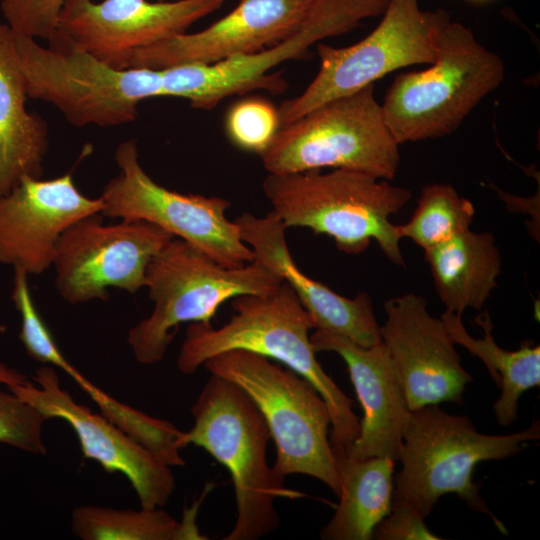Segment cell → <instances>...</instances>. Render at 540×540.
Listing matches in <instances>:
<instances>
[{
	"instance_id": "obj_1",
	"label": "cell",
	"mask_w": 540,
	"mask_h": 540,
	"mask_svg": "<svg viewBox=\"0 0 540 540\" xmlns=\"http://www.w3.org/2000/svg\"><path fill=\"white\" fill-rule=\"evenodd\" d=\"M232 300L234 314L223 326L192 323L187 328L177 358L178 369L192 374L212 356L235 349L276 360L320 393L330 412V443L347 449L360 431L353 401L316 359L309 335L314 329L313 320L292 288L283 282L270 292Z\"/></svg>"
},
{
	"instance_id": "obj_2",
	"label": "cell",
	"mask_w": 540,
	"mask_h": 540,
	"mask_svg": "<svg viewBox=\"0 0 540 540\" xmlns=\"http://www.w3.org/2000/svg\"><path fill=\"white\" fill-rule=\"evenodd\" d=\"M192 428L180 432V449L201 447L230 473L237 517L224 540H257L279 527L274 503L303 494L285 486V476L267 461L271 438L253 401L232 382L212 375L191 407Z\"/></svg>"
},
{
	"instance_id": "obj_3",
	"label": "cell",
	"mask_w": 540,
	"mask_h": 540,
	"mask_svg": "<svg viewBox=\"0 0 540 540\" xmlns=\"http://www.w3.org/2000/svg\"><path fill=\"white\" fill-rule=\"evenodd\" d=\"M262 186L286 228L325 234L346 254H360L374 240L392 263L404 266L402 238L390 217L410 201L409 189L346 169L268 173Z\"/></svg>"
},
{
	"instance_id": "obj_4",
	"label": "cell",
	"mask_w": 540,
	"mask_h": 540,
	"mask_svg": "<svg viewBox=\"0 0 540 540\" xmlns=\"http://www.w3.org/2000/svg\"><path fill=\"white\" fill-rule=\"evenodd\" d=\"M504 78L502 58L450 19L430 67L395 77L381 104L383 116L399 144L451 135Z\"/></svg>"
},
{
	"instance_id": "obj_5",
	"label": "cell",
	"mask_w": 540,
	"mask_h": 540,
	"mask_svg": "<svg viewBox=\"0 0 540 540\" xmlns=\"http://www.w3.org/2000/svg\"><path fill=\"white\" fill-rule=\"evenodd\" d=\"M539 437L536 420L517 433L487 435L479 433L467 416L448 414L437 405L413 410L403 433L402 469L393 497L406 500L425 518L440 497L454 493L470 509L490 516L506 534L504 524L481 497L480 485L473 482L474 468L482 461L512 456Z\"/></svg>"
},
{
	"instance_id": "obj_6",
	"label": "cell",
	"mask_w": 540,
	"mask_h": 540,
	"mask_svg": "<svg viewBox=\"0 0 540 540\" xmlns=\"http://www.w3.org/2000/svg\"><path fill=\"white\" fill-rule=\"evenodd\" d=\"M282 278L254 259L227 268L191 244L172 238L149 262L145 287L151 314L128 331V344L142 364L161 361L181 323H211L218 308L242 295L264 294Z\"/></svg>"
},
{
	"instance_id": "obj_7",
	"label": "cell",
	"mask_w": 540,
	"mask_h": 540,
	"mask_svg": "<svg viewBox=\"0 0 540 540\" xmlns=\"http://www.w3.org/2000/svg\"><path fill=\"white\" fill-rule=\"evenodd\" d=\"M203 367L238 386L256 405L275 443L273 466L280 474L314 477L340 495L328 437L330 412L311 383L282 364L241 349L214 355Z\"/></svg>"
},
{
	"instance_id": "obj_8",
	"label": "cell",
	"mask_w": 540,
	"mask_h": 540,
	"mask_svg": "<svg viewBox=\"0 0 540 540\" xmlns=\"http://www.w3.org/2000/svg\"><path fill=\"white\" fill-rule=\"evenodd\" d=\"M14 34L28 98L52 104L72 126L125 125L140 102L163 96L161 70L112 67L59 29L46 46Z\"/></svg>"
},
{
	"instance_id": "obj_9",
	"label": "cell",
	"mask_w": 540,
	"mask_h": 540,
	"mask_svg": "<svg viewBox=\"0 0 540 540\" xmlns=\"http://www.w3.org/2000/svg\"><path fill=\"white\" fill-rule=\"evenodd\" d=\"M374 84L326 101L282 125L259 154L268 173L346 169L394 179L399 143L390 131Z\"/></svg>"
},
{
	"instance_id": "obj_10",
	"label": "cell",
	"mask_w": 540,
	"mask_h": 540,
	"mask_svg": "<svg viewBox=\"0 0 540 540\" xmlns=\"http://www.w3.org/2000/svg\"><path fill=\"white\" fill-rule=\"evenodd\" d=\"M419 1L389 0L379 24L353 45L336 48L319 43V70L301 94L280 106L281 126L397 69L432 64L438 36L451 16L442 9L422 10Z\"/></svg>"
},
{
	"instance_id": "obj_11",
	"label": "cell",
	"mask_w": 540,
	"mask_h": 540,
	"mask_svg": "<svg viewBox=\"0 0 540 540\" xmlns=\"http://www.w3.org/2000/svg\"><path fill=\"white\" fill-rule=\"evenodd\" d=\"M119 173L104 186L102 215L119 220H144L157 225L227 268L252 262L239 226L226 217L230 202L217 196L183 194L156 181L142 167L136 142L115 150Z\"/></svg>"
},
{
	"instance_id": "obj_12",
	"label": "cell",
	"mask_w": 540,
	"mask_h": 540,
	"mask_svg": "<svg viewBox=\"0 0 540 540\" xmlns=\"http://www.w3.org/2000/svg\"><path fill=\"white\" fill-rule=\"evenodd\" d=\"M389 0H317L301 25L279 42L257 52L212 64H181L162 69L163 96L187 99L195 109H211L224 98L263 88L280 91L285 82L272 68L301 57L323 39L341 35L367 18L383 14Z\"/></svg>"
},
{
	"instance_id": "obj_13",
	"label": "cell",
	"mask_w": 540,
	"mask_h": 540,
	"mask_svg": "<svg viewBox=\"0 0 540 540\" xmlns=\"http://www.w3.org/2000/svg\"><path fill=\"white\" fill-rule=\"evenodd\" d=\"M101 213L83 217L61 235L53 261L55 284L70 304L107 300L108 289L145 287L151 259L174 236L144 220L106 224Z\"/></svg>"
},
{
	"instance_id": "obj_14",
	"label": "cell",
	"mask_w": 540,
	"mask_h": 540,
	"mask_svg": "<svg viewBox=\"0 0 540 540\" xmlns=\"http://www.w3.org/2000/svg\"><path fill=\"white\" fill-rule=\"evenodd\" d=\"M226 0H65L58 29L104 63L129 68L134 51L184 33Z\"/></svg>"
},
{
	"instance_id": "obj_15",
	"label": "cell",
	"mask_w": 540,
	"mask_h": 540,
	"mask_svg": "<svg viewBox=\"0 0 540 540\" xmlns=\"http://www.w3.org/2000/svg\"><path fill=\"white\" fill-rule=\"evenodd\" d=\"M30 381L9 385L8 390L39 410L47 419L59 418L75 431L83 455L97 461L108 473L126 476L141 507H164L175 489L170 466L102 414L76 403L60 386L55 369L45 365Z\"/></svg>"
},
{
	"instance_id": "obj_16",
	"label": "cell",
	"mask_w": 540,
	"mask_h": 540,
	"mask_svg": "<svg viewBox=\"0 0 540 540\" xmlns=\"http://www.w3.org/2000/svg\"><path fill=\"white\" fill-rule=\"evenodd\" d=\"M380 326L411 411L442 402L463 403L473 380L462 367L443 320L430 315L427 301L414 293L388 299Z\"/></svg>"
},
{
	"instance_id": "obj_17",
	"label": "cell",
	"mask_w": 540,
	"mask_h": 540,
	"mask_svg": "<svg viewBox=\"0 0 540 540\" xmlns=\"http://www.w3.org/2000/svg\"><path fill=\"white\" fill-rule=\"evenodd\" d=\"M103 200L84 195L71 173L42 179L23 176L0 196V263L38 275L53 265L64 231L79 219L101 213Z\"/></svg>"
},
{
	"instance_id": "obj_18",
	"label": "cell",
	"mask_w": 540,
	"mask_h": 540,
	"mask_svg": "<svg viewBox=\"0 0 540 540\" xmlns=\"http://www.w3.org/2000/svg\"><path fill=\"white\" fill-rule=\"evenodd\" d=\"M317 0H239L205 29L181 33L133 52L129 68L162 70L212 64L275 44L296 30Z\"/></svg>"
},
{
	"instance_id": "obj_19",
	"label": "cell",
	"mask_w": 540,
	"mask_h": 540,
	"mask_svg": "<svg viewBox=\"0 0 540 540\" xmlns=\"http://www.w3.org/2000/svg\"><path fill=\"white\" fill-rule=\"evenodd\" d=\"M310 342L315 352H335L343 358L363 408L359 435L344 449L346 455L353 459L399 460L411 410L386 346L381 342L366 348L318 329L310 335Z\"/></svg>"
},
{
	"instance_id": "obj_20",
	"label": "cell",
	"mask_w": 540,
	"mask_h": 540,
	"mask_svg": "<svg viewBox=\"0 0 540 540\" xmlns=\"http://www.w3.org/2000/svg\"><path fill=\"white\" fill-rule=\"evenodd\" d=\"M234 221L254 258L292 288L310 314L314 329L341 335L366 348L382 342L369 294L344 297L300 270L286 242L287 228L272 210L262 217L244 212Z\"/></svg>"
},
{
	"instance_id": "obj_21",
	"label": "cell",
	"mask_w": 540,
	"mask_h": 540,
	"mask_svg": "<svg viewBox=\"0 0 540 540\" xmlns=\"http://www.w3.org/2000/svg\"><path fill=\"white\" fill-rule=\"evenodd\" d=\"M27 98L14 31L0 22V196L23 176L43 174L48 126L39 114L27 110Z\"/></svg>"
},
{
	"instance_id": "obj_22",
	"label": "cell",
	"mask_w": 540,
	"mask_h": 540,
	"mask_svg": "<svg viewBox=\"0 0 540 540\" xmlns=\"http://www.w3.org/2000/svg\"><path fill=\"white\" fill-rule=\"evenodd\" d=\"M424 254L447 312L462 317L467 308L481 309L498 286L501 256L488 231L464 230Z\"/></svg>"
},
{
	"instance_id": "obj_23",
	"label": "cell",
	"mask_w": 540,
	"mask_h": 540,
	"mask_svg": "<svg viewBox=\"0 0 540 540\" xmlns=\"http://www.w3.org/2000/svg\"><path fill=\"white\" fill-rule=\"evenodd\" d=\"M341 493L331 520L322 528L324 540H369L391 510L394 460L388 457L353 459L331 445Z\"/></svg>"
},
{
	"instance_id": "obj_24",
	"label": "cell",
	"mask_w": 540,
	"mask_h": 540,
	"mask_svg": "<svg viewBox=\"0 0 540 540\" xmlns=\"http://www.w3.org/2000/svg\"><path fill=\"white\" fill-rule=\"evenodd\" d=\"M441 319L453 343L479 357L501 388V395L493 407L498 424L507 427L514 423L520 396L540 384L539 345H532V341L526 340L514 351L501 348L492 336L493 324L488 311L475 318V322L484 330V336L480 339L473 338L467 332L460 316L445 311Z\"/></svg>"
},
{
	"instance_id": "obj_25",
	"label": "cell",
	"mask_w": 540,
	"mask_h": 540,
	"mask_svg": "<svg viewBox=\"0 0 540 540\" xmlns=\"http://www.w3.org/2000/svg\"><path fill=\"white\" fill-rule=\"evenodd\" d=\"M198 506L185 511L182 521L162 507L135 511L79 506L72 513V531L83 540H204L196 524Z\"/></svg>"
},
{
	"instance_id": "obj_26",
	"label": "cell",
	"mask_w": 540,
	"mask_h": 540,
	"mask_svg": "<svg viewBox=\"0 0 540 540\" xmlns=\"http://www.w3.org/2000/svg\"><path fill=\"white\" fill-rule=\"evenodd\" d=\"M474 215L473 203L453 186L434 183L422 189L412 217L397 230L425 251L470 229Z\"/></svg>"
},
{
	"instance_id": "obj_27",
	"label": "cell",
	"mask_w": 540,
	"mask_h": 540,
	"mask_svg": "<svg viewBox=\"0 0 540 540\" xmlns=\"http://www.w3.org/2000/svg\"><path fill=\"white\" fill-rule=\"evenodd\" d=\"M281 127L280 116L270 102L247 98L233 104L225 118L230 141L238 148L262 153Z\"/></svg>"
},
{
	"instance_id": "obj_28",
	"label": "cell",
	"mask_w": 540,
	"mask_h": 540,
	"mask_svg": "<svg viewBox=\"0 0 540 540\" xmlns=\"http://www.w3.org/2000/svg\"><path fill=\"white\" fill-rule=\"evenodd\" d=\"M48 420L14 393L0 391V442L27 452L46 454L42 427Z\"/></svg>"
},
{
	"instance_id": "obj_29",
	"label": "cell",
	"mask_w": 540,
	"mask_h": 540,
	"mask_svg": "<svg viewBox=\"0 0 540 540\" xmlns=\"http://www.w3.org/2000/svg\"><path fill=\"white\" fill-rule=\"evenodd\" d=\"M65 0H1L7 24L16 34L48 41L58 31Z\"/></svg>"
},
{
	"instance_id": "obj_30",
	"label": "cell",
	"mask_w": 540,
	"mask_h": 540,
	"mask_svg": "<svg viewBox=\"0 0 540 540\" xmlns=\"http://www.w3.org/2000/svg\"><path fill=\"white\" fill-rule=\"evenodd\" d=\"M372 538L378 540H439L424 523V518L406 500L392 498L389 514L375 527Z\"/></svg>"
},
{
	"instance_id": "obj_31",
	"label": "cell",
	"mask_w": 540,
	"mask_h": 540,
	"mask_svg": "<svg viewBox=\"0 0 540 540\" xmlns=\"http://www.w3.org/2000/svg\"><path fill=\"white\" fill-rule=\"evenodd\" d=\"M26 381H28V379L24 374L0 363V383L9 386L13 384H22Z\"/></svg>"
},
{
	"instance_id": "obj_32",
	"label": "cell",
	"mask_w": 540,
	"mask_h": 540,
	"mask_svg": "<svg viewBox=\"0 0 540 540\" xmlns=\"http://www.w3.org/2000/svg\"><path fill=\"white\" fill-rule=\"evenodd\" d=\"M470 1H473V2H485V1H488V0H470Z\"/></svg>"
},
{
	"instance_id": "obj_33",
	"label": "cell",
	"mask_w": 540,
	"mask_h": 540,
	"mask_svg": "<svg viewBox=\"0 0 540 540\" xmlns=\"http://www.w3.org/2000/svg\"><path fill=\"white\" fill-rule=\"evenodd\" d=\"M156 1H167V0H156Z\"/></svg>"
}]
</instances>
